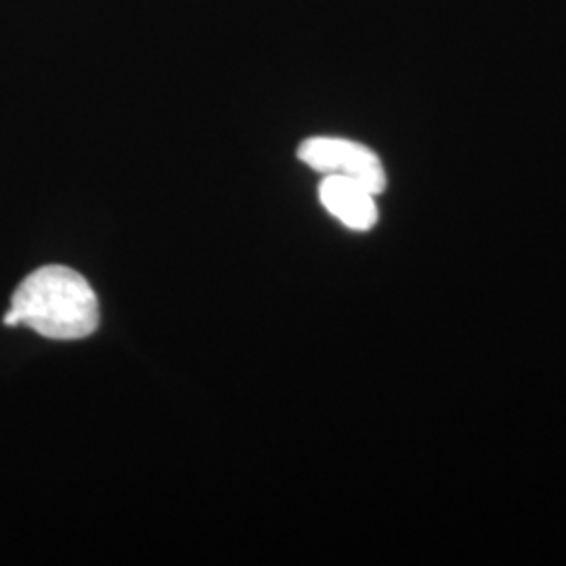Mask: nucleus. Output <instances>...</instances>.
<instances>
[{
    "label": "nucleus",
    "mask_w": 566,
    "mask_h": 566,
    "mask_svg": "<svg viewBox=\"0 0 566 566\" xmlns=\"http://www.w3.org/2000/svg\"><path fill=\"white\" fill-rule=\"evenodd\" d=\"M4 325H28L51 340H81L99 325V303L78 271L49 264L18 285Z\"/></svg>",
    "instance_id": "nucleus-1"
},
{
    "label": "nucleus",
    "mask_w": 566,
    "mask_h": 566,
    "mask_svg": "<svg viewBox=\"0 0 566 566\" xmlns=\"http://www.w3.org/2000/svg\"><path fill=\"white\" fill-rule=\"evenodd\" d=\"M298 158L317 172L344 177L361 182L371 193L386 189L385 166L380 158L361 143L336 139V137H313L298 147Z\"/></svg>",
    "instance_id": "nucleus-2"
},
{
    "label": "nucleus",
    "mask_w": 566,
    "mask_h": 566,
    "mask_svg": "<svg viewBox=\"0 0 566 566\" xmlns=\"http://www.w3.org/2000/svg\"><path fill=\"white\" fill-rule=\"evenodd\" d=\"M325 210L353 231H369L378 223L376 193L361 182L327 175L319 187Z\"/></svg>",
    "instance_id": "nucleus-3"
}]
</instances>
